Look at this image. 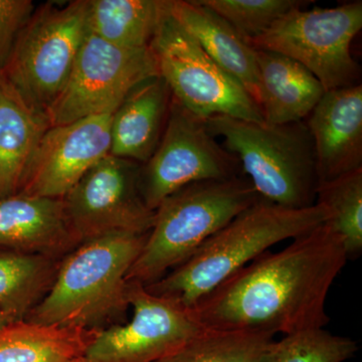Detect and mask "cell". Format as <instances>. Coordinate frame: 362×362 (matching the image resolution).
Masks as SVG:
<instances>
[{
    "label": "cell",
    "instance_id": "1",
    "mask_svg": "<svg viewBox=\"0 0 362 362\" xmlns=\"http://www.w3.org/2000/svg\"><path fill=\"white\" fill-rule=\"evenodd\" d=\"M347 261L339 235L323 223L285 249L264 252L192 309L211 329L287 335L323 328L330 321L328 293Z\"/></svg>",
    "mask_w": 362,
    "mask_h": 362
},
{
    "label": "cell",
    "instance_id": "2",
    "mask_svg": "<svg viewBox=\"0 0 362 362\" xmlns=\"http://www.w3.org/2000/svg\"><path fill=\"white\" fill-rule=\"evenodd\" d=\"M328 218L329 211L320 204L293 209L259 199L211 235L185 263L145 287L152 294L192 308L274 245L310 232Z\"/></svg>",
    "mask_w": 362,
    "mask_h": 362
},
{
    "label": "cell",
    "instance_id": "3",
    "mask_svg": "<svg viewBox=\"0 0 362 362\" xmlns=\"http://www.w3.org/2000/svg\"><path fill=\"white\" fill-rule=\"evenodd\" d=\"M147 235L112 233L81 244L64 261L45 297L30 312V322L102 329L125 313L128 272Z\"/></svg>",
    "mask_w": 362,
    "mask_h": 362
},
{
    "label": "cell",
    "instance_id": "4",
    "mask_svg": "<svg viewBox=\"0 0 362 362\" xmlns=\"http://www.w3.org/2000/svg\"><path fill=\"white\" fill-rule=\"evenodd\" d=\"M259 199L244 175L199 181L169 195L156 209L153 226L128 272V282L154 284Z\"/></svg>",
    "mask_w": 362,
    "mask_h": 362
},
{
    "label": "cell",
    "instance_id": "5",
    "mask_svg": "<svg viewBox=\"0 0 362 362\" xmlns=\"http://www.w3.org/2000/svg\"><path fill=\"white\" fill-rule=\"evenodd\" d=\"M206 125L214 137L223 138L261 199L286 209L315 204V152L305 121L270 125L214 116Z\"/></svg>",
    "mask_w": 362,
    "mask_h": 362
},
{
    "label": "cell",
    "instance_id": "6",
    "mask_svg": "<svg viewBox=\"0 0 362 362\" xmlns=\"http://www.w3.org/2000/svg\"><path fill=\"white\" fill-rule=\"evenodd\" d=\"M89 6L90 0L40 6L0 73L28 104L45 114L65 87L89 33Z\"/></svg>",
    "mask_w": 362,
    "mask_h": 362
},
{
    "label": "cell",
    "instance_id": "7",
    "mask_svg": "<svg viewBox=\"0 0 362 362\" xmlns=\"http://www.w3.org/2000/svg\"><path fill=\"white\" fill-rule=\"evenodd\" d=\"M149 47L173 99L190 113L202 120L228 116L264 122L261 108L246 89L202 49L168 8Z\"/></svg>",
    "mask_w": 362,
    "mask_h": 362
},
{
    "label": "cell",
    "instance_id": "8",
    "mask_svg": "<svg viewBox=\"0 0 362 362\" xmlns=\"http://www.w3.org/2000/svg\"><path fill=\"white\" fill-rule=\"evenodd\" d=\"M362 28V2L332 8L295 9L251 42L255 49L289 57L310 71L325 90L361 84L351 44Z\"/></svg>",
    "mask_w": 362,
    "mask_h": 362
},
{
    "label": "cell",
    "instance_id": "9",
    "mask_svg": "<svg viewBox=\"0 0 362 362\" xmlns=\"http://www.w3.org/2000/svg\"><path fill=\"white\" fill-rule=\"evenodd\" d=\"M159 76L150 47L129 49L88 33L75 65L47 111L51 126L113 114L137 86Z\"/></svg>",
    "mask_w": 362,
    "mask_h": 362
},
{
    "label": "cell",
    "instance_id": "10",
    "mask_svg": "<svg viewBox=\"0 0 362 362\" xmlns=\"http://www.w3.org/2000/svg\"><path fill=\"white\" fill-rule=\"evenodd\" d=\"M243 175L237 157L218 142L199 118L171 100L158 146L140 166L139 187L151 211L181 188L204 180Z\"/></svg>",
    "mask_w": 362,
    "mask_h": 362
},
{
    "label": "cell",
    "instance_id": "11",
    "mask_svg": "<svg viewBox=\"0 0 362 362\" xmlns=\"http://www.w3.org/2000/svg\"><path fill=\"white\" fill-rule=\"evenodd\" d=\"M140 166L109 154L62 199L66 223L77 244L112 233L150 232L156 211L143 201Z\"/></svg>",
    "mask_w": 362,
    "mask_h": 362
},
{
    "label": "cell",
    "instance_id": "12",
    "mask_svg": "<svg viewBox=\"0 0 362 362\" xmlns=\"http://www.w3.org/2000/svg\"><path fill=\"white\" fill-rule=\"evenodd\" d=\"M129 322L100 329L83 362H156L177 351L206 329L194 309L128 284Z\"/></svg>",
    "mask_w": 362,
    "mask_h": 362
},
{
    "label": "cell",
    "instance_id": "13",
    "mask_svg": "<svg viewBox=\"0 0 362 362\" xmlns=\"http://www.w3.org/2000/svg\"><path fill=\"white\" fill-rule=\"evenodd\" d=\"M113 114L51 126L40 140L18 194L63 199L110 153Z\"/></svg>",
    "mask_w": 362,
    "mask_h": 362
},
{
    "label": "cell",
    "instance_id": "14",
    "mask_svg": "<svg viewBox=\"0 0 362 362\" xmlns=\"http://www.w3.org/2000/svg\"><path fill=\"white\" fill-rule=\"evenodd\" d=\"M318 185L362 168V85L326 90L305 121Z\"/></svg>",
    "mask_w": 362,
    "mask_h": 362
},
{
    "label": "cell",
    "instance_id": "15",
    "mask_svg": "<svg viewBox=\"0 0 362 362\" xmlns=\"http://www.w3.org/2000/svg\"><path fill=\"white\" fill-rule=\"evenodd\" d=\"M168 13L211 59L238 81L259 107L256 49L226 20L199 0H168Z\"/></svg>",
    "mask_w": 362,
    "mask_h": 362
},
{
    "label": "cell",
    "instance_id": "16",
    "mask_svg": "<svg viewBox=\"0 0 362 362\" xmlns=\"http://www.w3.org/2000/svg\"><path fill=\"white\" fill-rule=\"evenodd\" d=\"M173 95L160 76L144 81L114 112L110 156L145 163L165 128Z\"/></svg>",
    "mask_w": 362,
    "mask_h": 362
},
{
    "label": "cell",
    "instance_id": "17",
    "mask_svg": "<svg viewBox=\"0 0 362 362\" xmlns=\"http://www.w3.org/2000/svg\"><path fill=\"white\" fill-rule=\"evenodd\" d=\"M77 245L63 199L21 194L0 199V246L52 256Z\"/></svg>",
    "mask_w": 362,
    "mask_h": 362
},
{
    "label": "cell",
    "instance_id": "18",
    "mask_svg": "<svg viewBox=\"0 0 362 362\" xmlns=\"http://www.w3.org/2000/svg\"><path fill=\"white\" fill-rule=\"evenodd\" d=\"M256 49L259 108L270 125L303 122L326 92L301 64L279 52Z\"/></svg>",
    "mask_w": 362,
    "mask_h": 362
},
{
    "label": "cell",
    "instance_id": "19",
    "mask_svg": "<svg viewBox=\"0 0 362 362\" xmlns=\"http://www.w3.org/2000/svg\"><path fill=\"white\" fill-rule=\"evenodd\" d=\"M45 112L28 103L0 74V199L18 194L42 136Z\"/></svg>",
    "mask_w": 362,
    "mask_h": 362
},
{
    "label": "cell",
    "instance_id": "20",
    "mask_svg": "<svg viewBox=\"0 0 362 362\" xmlns=\"http://www.w3.org/2000/svg\"><path fill=\"white\" fill-rule=\"evenodd\" d=\"M99 331L14 321L0 327V362H83Z\"/></svg>",
    "mask_w": 362,
    "mask_h": 362
},
{
    "label": "cell",
    "instance_id": "21",
    "mask_svg": "<svg viewBox=\"0 0 362 362\" xmlns=\"http://www.w3.org/2000/svg\"><path fill=\"white\" fill-rule=\"evenodd\" d=\"M168 0H90L89 32L123 49L148 47Z\"/></svg>",
    "mask_w": 362,
    "mask_h": 362
},
{
    "label": "cell",
    "instance_id": "22",
    "mask_svg": "<svg viewBox=\"0 0 362 362\" xmlns=\"http://www.w3.org/2000/svg\"><path fill=\"white\" fill-rule=\"evenodd\" d=\"M57 272L52 256L0 252V311L13 321L25 320L49 291Z\"/></svg>",
    "mask_w": 362,
    "mask_h": 362
},
{
    "label": "cell",
    "instance_id": "23",
    "mask_svg": "<svg viewBox=\"0 0 362 362\" xmlns=\"http://www.w3.org/2000/svg\"><path fill=\"white\" fill-rule=\"evenodd\" d=\"M275 335L259 330L206 328L156 362H263Z\"/></svg>",
    "mask_w": 362,
    "mask_h": 362
},
{
    "label": "cell",
    "instance_id": "24",
    "mask_svg": "<svg viewBox=\"0 0 362 362\" xmlns=\"http://www.w3.org/2000/svg\"><path fill=\"white\" fill-rule=\"evenodd\" d=\"M329 211L325 221L344 245L347 259L362 252V168L317 187L316 202Z\"/></svg>",
    "mask_w": 362,
    "mask_h": 362
},
{
    "label": "cell",
    "instance_id": "25",
    "mask_svg": "<svg viewBox=\"0 0 362 362\" xmlns=\"http://www.w3.org/2000/svg\"><path fill=\"white\" fill-rule=\"evenodd\" d=\"M357 350L356 340L313 328L272 343L263 362H344L356 356Z\"/></svg>",
    "mask_w": 362,
    "mask_h": 362
},
{
    "label": "cell",
    "instance_id": "26",
    "mask_svg": "<svg viewBox=\"0 0 362 362\" xmlns=\"http://www.w3.org/2000/svg\"><path fill=\"white\" fill-rule=\"evenodd\" d=\"M228 21L251 42L270 30L286 14L312 1L301 0H199Z\"/></svg>",
    "mask_w": 362,
    "mask_h": 362
},
{
    "label": "cell",
    "instance_id": "27",
    "mask_svg": "<svg viewBox=\"0 0 362 362\" xmlns=\"http://www.w3.org/2000/svg\"><path fill=\"white\" fill-rule=\"evenodd\" d=\"M33 13L32 0H0V73L6 68L16 40Z\"/></svg>",
    "mask_w": 362,
    "mask_h": 362
},
{
    "label": "cell",
    "instance_id": "28",
    "mask_svg": "<svg viewBox=\"0 0 362 362\" xmlns=\"http://www.w3.org/2000/svg\"><path fill=\"white\" fill-rule=\"evenodd\" d=\"M11 322H14L13 319L4 314V312L0 311V327Z\"/></svg>",
    "mask_w": 362,
    "mask_h": 362
}]
</instances>
